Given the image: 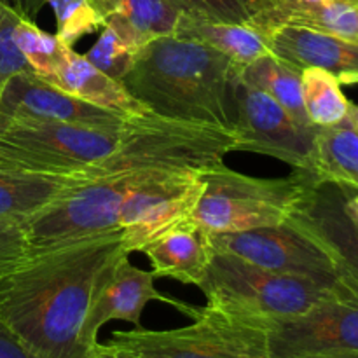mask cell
Returning a JSON list of instances; mask_svg holds the SVG:
<instances>
[{"mask_svg": "<svg viewBox=\"0 0 358 358\" xmlns=\"http://www.w3.org/2000/svg\"><path fill=\"white\" fill-rule=\"evenodd\" d=\"M311 173L320 182H334L358 191V129L348 119L318 128Z\"/></svg>", "mask_w": 358, "mask_h": 358, "instance_id": "cell-22", "label": "cell"}, {"mask_svg": "<svg viewBox=\"0 0 358 358\" xmlns=\"http://www.w3.org/2000/svg\"><path fill=\"white\" fill-rule=\"evenodd\" d=\"M3 2L10 3V6H13V7H16V9H17V0H3Z\"/></svg>", "mask_w": 358, "mask_h": 358, "instance_id": "cell-37", "label": "cell"}, {"mask_svg": "<svg viewBox=\"0 0 358 358\" xmlns=\"http://www.w3.org/2000/svg\"><path fill=\"white\" fill-rule=\"evenodd\" d=\"M201 177L205 191L191 220L210 234L282 226L320 184L311 171L296 170L283 178H257L231 170L224 163L203 171Z\"/></svg>", "mask_w": 358, "mask_h": 358, "instance_id": "cell-4", "label": "cell"}, {"mask_svg": "<svg viewBox=\"0 0 358 358\" xmlns=\"http://www.w3.org/2000/svg\"><path fill=\"white\" fill-rule=\"evenodd\" d=\"M126 121L115 126L14 124L0 129V138L17 147L35 171L77 173L114 152Z\"/></svg>", "mask_w": 358, "mask_h": 358, "instance_id": "cell-10", "label": "cell"}, {"mask_svg": "<svg viewBox=\"0 0 358 358\" xmlns=\"http://www.w3.org/2000/svg\"><path fill=\"white\" fill-rule=\"evenodd\" d=\"M30 257L24 224L0 222V276Z\"/></svg>", "mask_w": 358, "mask_h": 358, "instance_id": "cell-30", "label": "cell"}, {"mask_svg": "<svg viewBox=\"0 0 358 358\" xmlns=\"http://www.w3.org/2000/svg\"><path fill=\"white\" fill-rule=\"evenodd\" d=\"M126 119L65 93L34 70L10 77L0 93V129L38 122L115 126L122 124Z\"/></svg>", "mask_w": 358, "mask_h": 358, "instance_id": "cell-12", "label": "cell"}, {"mask_svg": "<svg viewBox=\"0 0 358 358\" xmlns=\"http://www.w3.org/2000/svg\"><path fill=\"white\" fill-rule=\"evenodd\" d=\"M91 2H93V6H94V7H96V3H98V0H91ZM96 10H98V9H96Z\"/></svg>", "mask_w": 358, "mask_h": 358, "instance_id": "cell-38", "label": "cell"}, {"mask_svg": "<svg viewBox=\"0 0 358 358\" xmlns=\"http://www.w3.org/2000/svg\"><path fill=\"white\" fill-rule=\"evenodd\" d=\"M238 73L245 83L264 91L276 103L282 105L287 114L296 119L299 124L315 126L311 124L304 108L301 70H297L296 66L269 52L241 66Z\"/></svg>", "mask_w": 358, "mask_h": 358, "instance_id": "cell-23", "label": "cell"}, {"mask_svg": "<svg viewBox=\"0 0 358 358\" xmlns=\"http://www.w3.org/2000/svg\"><path fill=\"white\" fill-rule=\"evenodd\" d=\"M352 191L348 185L320 182L289 222L317 240L341 275L358 282V224L346 208Z\"/></svg>", "mask_w": 358, "mask_h": 358, "instance_id": "cell-14", "label": "cell"}, {"mask_svg": "<svg viewBox=\"0 0 358 358\" xmlns=\"http://www.w3.org/2000/svg\"><path fill=\"white\" fill-rule=\"evenodd\" d=\"M269 51L297 70L317 66L339 84H358V42L304 27H280L269 34Z\"/></svg>", "mask_w": 358, "mask_h": 358, "instance_id": "cell-15", "label": "cell"}, {"mask_svg": "<svg viewBox=\"0 0 358 358\" xmlns=\"http://www.w3.org/2000/svg\"><path fill=\"white\" fill-rule=\"evenodd\" d=\"M147 171L94 178L24 222L30 255L101 234L121 233L122 206Z\"/></svg>", "mask_w": 358, "mask_h": 358, "instance_id": "cell-7", "label": "cell"}, {"mask_svg": "<svg viewBox=\"0 0 358 358\" xmlns=\"http://www.w3.org/2000/svg\"><path fill=\"white\" fill-rule=\"evenodd\" d=\"M233 150H236L233 131L149 112L128 117L114 152L80 173L91 180L143 170L203 173L224 163V157Z\"/></svg>", "mask_w": 358, "mask_h": 358, "instance_id": "cell-3", "label": "cell"}, {"mask_svg": "<svg viewBox=\"0 0 358 358\" xmlns=\"http://www.w3.org/2000/svg\"><path fill=\"white\" fill-rule=\"evenodd\" d=\"M332 358H358V353H350V355H341V357H332Z\"/></svg>", "mask_w": 358, "mask_h": 358, "instance_id": "cell-36", "label": "cell"}, {"mask_svg": "<svg viewBox=\"0 0 358 358\" xmlns=\"http://www.w3.org/2000/svg\"><path fill=\"white\" fill-rule=\"evenodd\" d=\"M152 264V273L166 276L185 285L201 289L208 275L213 248L210 234L192 220L161 234L142 248Z\"/></svg>", "mask_w": 358, "mask_h": 358, "instance_id": "cell-17", "label": "cell"}, {"mask_svg": "<svg viewBox=\"0 0 358 358\" xmlns=\"http://www.w3.org/2000/svg\"><path fill=\"white\" fill-rule=\"evenodd\" d=\"M45 80L79 100L124 117L149 114V110L129 94L121 80L112 79L98 70L86 56L73 51V48L70 49L59 69Z\"/></svg>", "mask_w": 358, "mask_h": 358, "instance_id": "cell-19", "label": "cell"}, {"mask_svg": "<svg viewBox=\"0 0 358 358\" xmlns=\"http://www.w3.org/2000/svg\"><path fill=\"white\" fill-rule=\"evenodd\" d=\"M346 208H348V212L352 213V217L357 220V224H358V191H357V189H353L352 194L348 196V201H346Z\"/></svg>", "mask_w": 358, "mask_h": 358, "instance_id": "cell-34", "label": "cell"}, {"mask_svg": "<svg viewBox=\"0 0 358 358\" xmlns=\"http://www.w3.org/2000/svg\"><path fill=\"white\" fill-rule=\"evenodd\" d=\"M56 17V35L73 48L86 35L103 28V17L91 0H44Z\"/></svg>", "mask_w": 358, "mask_h": 358, "instance_id": "cell-26", "label": "cell"}, {"mask_svg": "<svg viewBox=\"0 0 358 358\" xmlns=\"http://www.w3.org/2000/svg\"><path fill=\"white\" fill-rule=\"evenodd\" d=\"M128 257L129 255H124L105 275L94 292L90 311H87L83 329H80V345L87 353H93L100 345L98 332L108 322L121 320L129 322L136 329L142 327V313L150 301L171 304L191 318L198 315L199 308H192L180 301L163 296L154 287L156 275L152 271H145V269L133 266Z\"/></svg>", "mask_w": 358, "mask_h": 358, "instance_id": "cell-13", "label": "cell"}, {"mask_svg": "<svg viewBox=\"0 0 358 358\" xmlns=\"http://www.w3.org/2000/svg\"><path fill=\"white\" fill-rule=\"evenodd\" d=\"M24 14L0 0V93L10 77L31 70L16 44V28Z\"/></svg>", "mask_w": 358, "mask_h": 358, "instance_id": "cell-28", "label": "cell"}, {"mask_svg": "<svg viewBox=\"0 0 358 358\" xmlns=\"http://www.w3.org/2000/svg\"><path fill=\"white\" fill-rule=\"evenodd\" d=\"M268 329L264 322L206 304L191 325L117 331L108 345L140 358H269Z\"/></svg>", "mask_w": 358, "mask_h": 358, "instance_id": "cell-6", "label": "cell"}, {"mask_svg": "<svg viewBox=\"0 0 358 358\" xmlns=\"http://www.w3.org/2000/svg\"><path fill=\"white\" fill-rule=\"evenodd\" d=\"M338 283L339 276L317 280L283 275L234 255L213 254L199 290L212 306L271 325L310 311L331 297Z\"/></svg>", "mask_w": 358, "mask_h": 358, "instance_id": "cell-5", "label": "cell"}, {"mask_svg": "<svg viewBox=\"0 0 358 358\" xmlns=\"http://www.w3.org/2000/svg\"><path fill=\"white\" fill-rule=\"evenodd\" d=\"M175 37L198 41L241 66L269 55V38L248 23H226L180 14Z\"/></svg>", "mask_w": 358, "mask_h": 358, "instance_id": "cell-21", "label": "cell"}, {"mask_svg": "<svg viewBox=\"0 0 358 358\" xmlns=\"http://www.w3.org/2000/svg\"><path fill=\"white\" fill-rule=\"evenodd\" d=\"M124 255L121 233L30 255L0 276V318L35 358H87L80 329L98 285Z\"/></svg>", "mask_w": 358, "mask_h": 358, "instance_id": "cell-1", "label": "cell"}, {"mask_svg": "<svg viewBox=\"0 0 358 358\" xmlns=\"http://www.w3.org/2000/svg\"><path fill=\"white\" fill-rule=\"evenodd\" d=\"M140 51L142 49L135 48L131 42L115 34L112 28L103 27V31L100 34L98 41L91 45V49L84 56L108 77L122 80V77L129 72V69L135 63Z\"/></svg>", "mask_w": 358, "mask_h": 358, "instance_id": "cell-27", "label": "cell"}, {"mask_svg": "<svg viewBox=\"0 0 358 358\" xmlns=\"http://www.w3.org/2000/svg\"><path fill=\"white\" fill-rule=\"evenodd\" d=\"M250 14L266 37L290 24L358 42V0H252Z\"/></svg>", "mask_w": 358, "mask_h": 358, "instance_id": "cell-16", "label": "cell"}, {"mask_svg": "<svg viewBox=\"0 0 358 358\" xmlns=\"http://www.w3.org/2000/svg\"><path fill=\"white\" fill-rule=\"evenodd\" d=\"M269 358H332L358 353V282L339 273L338 289L304 315L268 329Z\"/></svg>", "mask_w": 358, "mask_h": 358, "instance_id": "cell-8", "label": "cell"}, {"mask_svg": "<svg viewBox=\"0 0 358 358\" xmlns=\"http://www.w3.org/2000/svg\"><path fill=\"white\" fill-rule=\"evenodd\" d=\"M348 119L350 122H352L353 126L358 129V103H353V101H350V108H348Z\"/></svg>", "mask_w": 358, "mask_h": 358, "instance_id": "cell-35", "label": "cell"}, {"mask_svg": "<svg viewBox=\"0 0 358 358\" xmlns=\"http://www.w3.org/2000/svg\"><path fill=\"white\" fill-rule=\"evenodd\" d=\"M210 243L213 254L234 255L269 271L317 280L339 276L332 255L290 222L243 233L210 234Z\"/></svg>", "mask_w": 358, "mask_h": 358, "instance_id": "cell-11", "label": "cell"}, {"mask_svg": "<svg viewBox=\"0 0 358 358\" xmlns=\"http://www.w3.org/2000/svg\"><path fill=\"white\" fill-rule=\"evenodd\" d=\"M16 44L30 69L44 79L51 77L59 69L72 49L59 41L56 34H49L38 28L28 16L21 17L17 24Z\"/></svg>", "mask_w": 358, "mask_h": 358, "instance_id": "cell-25", "label": "cell"}, {"mask_svg": "<svg viewBox=\"0 0 358 358\" xmlns=\"http://www.w3.org/2000/svg\"><path fill=\"white\" fill-rule=\"evenodd\" d=\"M301 90L306 114L318 128L339 124L348 117L350 100L332 73L317 66L301 70Z\"/></svg>", "mask_w": 358, "mask_h": 358, "instance_id": "cell-24", "label": "cell"}, {"mask_svg": "<svg viewBox=\"0 0 358 358\" xmlns=\"http://www.w3.org/2000/svg\"><path fill=\"white\" fill-rule=\"evenodd\" d=\"M0 358H35L2 318H0Z\"/></svg>", "mask_w": 358, "mask_h": 358, "instance_id": "cell-31", "label": "cell"}, {"mask_svg": "<svg viewBox=\"0 0 358 358\" xmlns=\"http://www.w3.org/2000/svg\"><path fill=\"white\" fill-rule=\"evenodd\" d=\"M91 182L77 173L0 170V222L24 224L49 205Z\"/></svg>", "mask_w": 358, "mask_h": 358, "instance_id": "cell-18", "label": "cell"}, {"mask_svg": "<svg viewBox=\"0 0 358 358\" xmlns=\"http://www.w3.org/2000/svg\"><path fill=\"white\" fill-rule=\"evenodd\" d=\"M38 9V0H17V10L30 17L31 13Z\"/></svg>", "mask_w": 358, "mask_h": 358, "instance_id": "cell-33", "label": "cell"}, {"mask_svg": "<svg viewBox=\"0 0 358 358\" xmlns=\"http://www.w3.org/2000/svg\"><path fill=\"white\" fill-rule=\"evenodd\" d=\"M238 69L215 49L171 35L149 42L121 83L152 114L233 131Z\"/></svg>", "mask_w": 358, "mask_h": 358, "instance_id": "cell-2", "label": "cell"}, {"mask_svg": "<svg viewBox=\"0 0 358 358\" xmlns=\"http://www.w3.org/2000/svg\"><path fill=\"white\" fill-rule=\"evenodd\" d=\"M182 14L226 23H248L252 0H170Z\"/></svg>", "mask_w": 358, "mask_h": 358, "instance_id": "cell-29", "label": "cell"}, {"mask_svg": "<svg viewBox=\"0 0 358 358\" xmlns=\"http://www.w3.org/2000/svg\"><path fill=\"white\" fill-rule=\"evenodd\" d=\"M96 9L103 27L138 49L156 38L175 35L182 14L170 0H98Z\"/></svg>", "mask_w": 358, "mask_h": 358, "instance_id": "cell-20", "label": "cell"}, {"mask_svg": "<svg viewBox=\"0 0 358 358\" xmlns=\"http://www.w3.org/2000/svg\"><path fill=\"white\" fill-rule=\"evenodd\" d=\"M238 70L233 76L236 150L264 154L296 170L311 171L318 126L299 124L264 91L245 83Z\"/></svg>", "mask_w": 358, "mask_h": 358, "instance_id": "cell-9", "label": "cell"}, {"mask_svg": "<svg viewBox=\"0 0 358 358\" xmlns=\"http://www.w3.org/2000/svg\"><path fill=\"white\" fill-rule=\"evenodd\" d=\"M87 358H140V357L131 355V353L124 352V350H119L115 348V346L105 343V345H98L96 350H94V352Z\"/></svg>", "mask_w": 358, "mask_h": 358, "instance_id": "cell-32", "label": "cell"}]
</instances>
